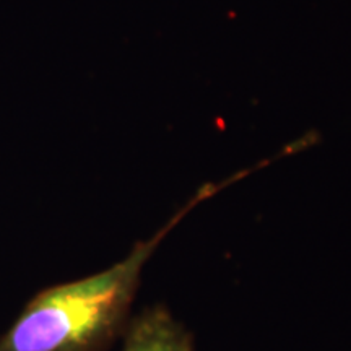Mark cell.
<instances>
[{"label": "cell", "instance_id": "1", "mask_svg": "<svg viewBox=\"0 0 351 351\" xmlns=\"http://www.w3.org/2000/svg\"><path fill=\"white\" fill-rule=\"evenodd\" d=\"M218 189H202L160 231L137 241L108 269L36 293L0 335V351H108L129 326L145 265L184 215Z\"/></svg>", "mask_w": 351, "mask_h": 351}, {"label": "cell", "instance_id": "2", "mask_svg": "<svg viewBox=\"0 0 351 351\" xmlns=\"http://www.w3.org/2000/svg\"><path fill=\"white\" fill-rule=\"evenodd\" d=\"M122 341V351H197L192 333L160 302L132 315Z\"/></svg>", "mask_w": 351, "mask_h": 351}]
</instances>
